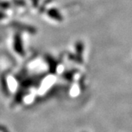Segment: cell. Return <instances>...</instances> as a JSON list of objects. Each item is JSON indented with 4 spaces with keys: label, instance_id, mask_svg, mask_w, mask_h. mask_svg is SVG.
I'll list each match as a JSON object with an SVG mask.
<instances>
[{
    "label": "cell",
    "instance_id": "3",
    "mask_svg": "<svg viewBox=\"0 0 132 132\" xmlns=\"http://www.w3.org/2000/svg\"><path fill=\"white\" fill-rule=\"evenodd\" d=\"M48 15L51 16L52 19L57 20V21H61L62 20V16L61 14L59 13V11L56 9H51L48 11Z\"/></svg>",
    "mask_w": 132,
    "mask_h": 132
},
{
    "label": "cell",
    "instance_id": "6",
    "mask_svg": "<svg viewBox=\"0 0 132 132\" xmlns=\"http://www.w3.org/2000/svg\"><path fill=\"white\" fill-rule=\"evenodd\" d=\"M0 131H2L3 132H9L7 130L6 128H5L4 126H1V125H0Z\"/></svg>",
    "mask_w": 132,
    "mask_h": 132
},
{
    "label": "cell",
    "instance_id": "2",
    "mask_svg": "<svg viewBox=\"0 0 132 132\" xmlns=\"http://www.w3.org/2000/svg\"><path fill=\"white\" fill-rule=\"evenodd\" d=\"M13 27H14L20 29L24 30V31H27V32H31V33L35 32V29L33 28L32 27H31V26L24 25V24H21V23H17V22H14V23H13Z\"/></svg>",
    "mask_w": 132,
    "mask_h": 132
},
{
    "label": "cell",
    "instance_id": "5",
    "mask_svg": "<svg viewBox=\"0 0 132 132\" xmlns=\"http://www.w3.org/2000/svg\"><path fill=\"white\" fill-rule=\"evenodd\" d=\"M2 89L4 90L5 93V95H8V88H7V81L5 80V79H3L2 80Z\"/></svg>",
    "mask_w": 132,
    "mask_h": 132
},
{
    "label": "cell",
    "instance_id": "1",
    "mask_svg": "<svg viewBox=\"0 0 132 132\" xmlns=\"http://www.w3.org/2000/svg\"><path fill=\"white\" fill-rule=\"evenodd\" d=\"M14 49L15 52H17L20 55H24V51L22 44L21 38L20 37L19 35H15L14 37Z\"/></svg>",
    "mask_w": 132,
    "mask_h": 132
},
{
    "label": "cell",
    "instance_id": "4",
    "mask_svg": "<svg viewBox=\"0 0 132 132\" xmlns=\"http://www.w3.org/2000/svg\"><path fill=\"white\" fill-rule=\"evenodd\" d=\"M47 61L48 63L49 64V68H50V69L52 70V71H54L57 65H52V64L54 63L55 61L53 60V58H50V57H49V58H47Z\"/></svg>",
    "mask_w": 132,
    "mask_h": 132
}]
</instances>
